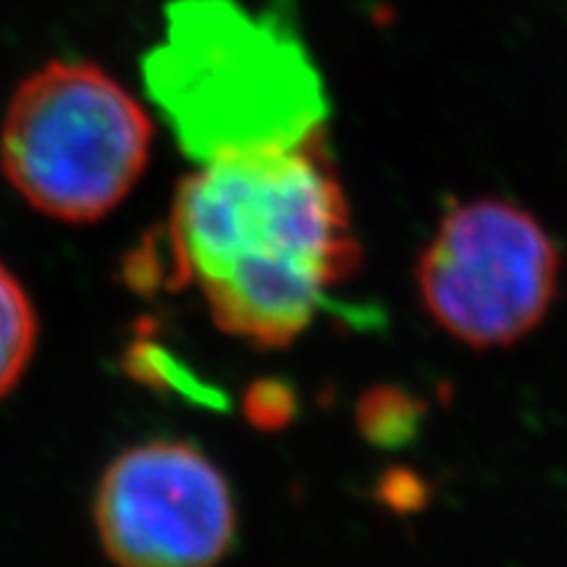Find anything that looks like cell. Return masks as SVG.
Wrapping results in <instances>:
<instances>
[{"mask_svg":"<svg viewBox=\"0 0 567 567\" xmlns=\"http://www.w3.org/2000/svg\"><path fill=\"white\" fill-rule=\"evenodd\" d=\"M151 239L161 289L195 287L218 329L264 350L302 337L363 258L329 130L197 163Z\"/></svg>","mask_w":567,"mask_h":567,"instance_id":"6da1fadb","label":"cell"},{"mask_svg":"<svg viewBox=\"0 0 567 567\" xmlns=\"http://www.w3.org/2000/svg\"><path fill=\"white\" fill-rule=\"evenodd\" d=\"M142 82L195 163L329 130L321 74L281 6L172 0Z\"/></svg>","mask_w":567,"mask_h":567,"instance_id":"7a4b0ae2","label":"cell"},{"mask_svg":"<svg viewBox=\"0 0 567 567\" xmlns=\"http://www.w3.org/2000/svg\"><path fill=\"white\" fill-rule=\"evenodd\" d=\"M153 122L130 90L87 61H51L11 95L0 124V168L42 216L105 218L151 161Z\"/></svg>","mask_w":567,"mask_h":567,"instance_id":"3957f363","label":"cell"},{"mask_svg":"<svg viewBox=\"0 0 567 567\" xmlns=\"http://www.w3.org/2000/svg\"><path fill=\"white\" fill-rule=\"evenodd\" d=\"M563 255L534 213L505 197L450 208L417 255L423 310L473 350L526 339L549 313Z\"/></svg>","mask_w":567,"mask_h":567,"instance_id":"277c9868","label":"cell"},{"mask_svg":"<svg viewBox=\"0 0 567 567\" xmlns=\"http://www.w3.org/2000/svg\"><path fill=\"white\" fill-rule=\"evenodd\" d=\"M92 517L105 555L126 567H208L237 542V505L221 467L174 439L134 444L113 460Z\"/></svg>","mask_w":567,"mask_h":567,"instance_id":"5b68a950","label":"cell"},{"mask_svg":"<svg viewBox=\"0 0 567 567\" xmlns=\"http://www.w3.org/2000/svg\"><path fill=\"white\" fill-rule=\"evenodd\" d=\"M425 405L415 394L392 384L371 386L354 405L360 436L379 450H400L421 434Z\"/></svg>","mask_w":567,"mask_h":567,"instance_id":"8992f818","label":"cell"},{"mask_svg":"<svg viewBox=\"0 0 567 567\" xmlns=\"http://www.w3.org/2000/svg\"><path fill=\"white\" fill-rule=\"evenodd\" d=\"M38 344V313L21 281L0 264V396L19 384Z\"/></svg>","mask_w":567,"mask_h":567,"instance_id":"52a82bcc","label":"cell"},{"mask_svg":"<svg viewBox=\"0 0 567 567\" xmlns=\"http://www.w3.org/2000/svg\"><path fill=\"white\" fill-rule=\"evenodd\" d=\"M245 415L255 429L279 431L297 415V394L279 379L255 381L245 394Z\"/></svg>","mask_w":567,"mask_h":567,"instance_id":"ba28073f","label":"cell"},{"mask_svg":"<svg viewBox=\"0 0 567 567\" xmlns=\"http://www.w3.org/2000/svg\"><path fill=\"white\" fill-rule=\"evenodd\" d=\"M379 502L392 513H417L429 505V484L408 467H392L379 481Z\"/></svg>","mask_w":567,"mask_h":567,"instance_id":"9c48e42d","label":"cell"}]
</instances>
